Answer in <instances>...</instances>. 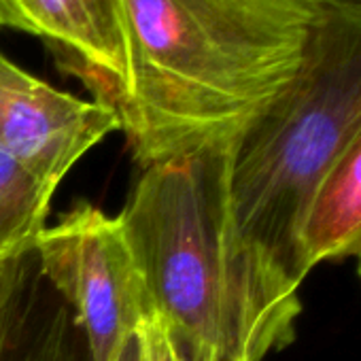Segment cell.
<instances>
[{"label": "cell", "mask_w": 361, "mask_h": 361, "mask_svg": "<svg viewBox=\"0 0 361 361\" xmlns=\"http://www.w3.org/2000/svg\"><path fill=\"white\" fill-rule=\"evenodd\" d=\"M121 75L106 104L142 168L236 140L293 79L310 0H117Z\"/></svg>", "instance_id": "1"}, {"label": "cell", "mask_w": 361, "mask_h": 361, "mask_svg": "<svg viewBox=\"0 0 361 361\" xmlns=\"http://www.w3.org/2000/svg\"><path fill=\"white\" fill-rule=\"evenodd\" d=\"M236 140L142 168L119 215L180 361H266L295 336L300 289L243 240L230 204Z\"/></svg>", "instance_id": "2"}, {"label": "cell", "mask_w": 361, "mask_h": 361, "mask_svg": "<svg viewBox=\"0 0 361 361\" xmlns=\"http://www.w3.org/2000/svg\"><path fill=\"white\" fill-rule=\"evenodd\" d=\"M361 126V11L319 7L289 85L236 138L230 204L249 249L289 287L308 276L314 192Z\"/></svg>", "instance_id": "3"}, {"label": "cell", "mask_w": 361, "mask_h": 361, "mask_svg": "<svg viewBox=\"0 0 361 361\" xmlns=\"http://www.w3.org/2000/svg\"><path fill=\"white\" fill-rule=\"evenodd\" d=\"M39 272L73 310L90 361H117L153 312L121 217L79 204L37 243Z\"/></svg>", "instance_id": "4"}, {"label": "cell", "mask_w": 361, "mask_h": 361, "mask_svg": "<svg viewBox=\"0 0 361 361\" xmlns=\"http://www.w3.org/2000/svg\"><path fill=\"white\" fill-rule=\"evenodd\" d=\"M117 130L106 104L60 92L0 54V147L49 188Z\"/></svg>", "instance_id": "5"}, {"label": "cell", "mask_w": 361, "mask_h": 361, "mask_svg": "<svg viewBox=\"0 0 361 361\" xmlns=\"http://www.w3.org/2000/svg\"><path fill=\"white\" fill-rule=\"evenodd\" d=\"M32 35L60 49L68 68L104 102L121 75L117 0H16Z\"/></svg>", "instance_id": "6"}, {"label": "cell", "mask_w": 361, "mask_h": 361, "mask_svg": "<svg viewBox=\"0 0 361 361\" xmlns=\"http://www.w3.org/2000/svg\"><path fill=\"white\" fill-rule=\"evenodd\" d=\"M302 251L308 270L361 253V126L314 192L302 230Z\"/></svg>", "instance_id": "7"}, {"label": "cell", "mask_w": 361, "mask_h": 361, "mask_svg": "<svg viewBox=\"0 0 361 361\" xmlns=\"http://www.w3.org/2000/svg\"><path fill=\"white\" fill-rule=\"evenodd\" d=\"M56 190L0 147V266L35 253Z\"/></svg>", "instance_id": "8"}, {"label": "cell", "mask_w": 361, "mask_h": 361, "mask_svg": "<svg viewBox=\"0 0 361 361\" xmlns=\"http://www.w3.org/2000/svg\"><path fill=\"white\" fill-rule=\"evenodd\" d=\"M24 272L0 321V361H77V321L62 302L37 317L24 300Z\"/></svg>", "instance_id": "9"}, {"label": "cell", "mask_w": 361, "mask_h": 361, "mask_svg": "<svg viewBox=\"0 0 361 361\" xmlns=\"http://www.w3.org/2000/svg\"><path fill=\"white\" fill-rule=\"evenodd\" d=\"M145 361H180L164 321L151 312L138 327Z\"/></svg>", "instance_id": "10"}, {"label": "cell", "mask_w": 361, "mask_h": 361, "mask_svg": "<svg viewBox=\"0 0 361 361\" xmlns=\"http://www.w3.org/2000/svg\"><path fill=\"white\" fill-rule=\"evenodd\" d=\"M24 262L26 259L13 262V264H7V266H0V321H3V317H5L7 304L11 300V293H13L16 283L20 279V272H22Z\"/></svg>", "instance_id": "11"}, {"label": "cell", "mask_w": 361, "mask_h": 361, "mask_svg": "<svg viewBox=\"0 0 361 361\" xmlns=\"http://www.w3.org/2000/svg\"><path fill=\"white\" fill-rule=\"evenodd\" d=\"M0 28H13L32 35L28 22L24 20V16L16 5V0H0Z\"/></svg>", "instance_id": "12"}, {"label": "cell", "mask_w": 361, "mask_h": 361, "mask_svg": "<svg viewBox=\"0 0 361 361\" xmlns=\"http://www.w3.org/2000/svg\"><path fill=\"white\" fill-rule=\"evenodd\" d=\"M117 361H145V355H142V344H140V338H138V331L134 338H130V342L123 346L121 355L117 357Z\"/></svg>", "instance_id": "13"}, {"label": "cell", "mask_w": 361, "mask_h": 361, "mask_svg": "<svg viewBox=\"0 0 361 361\" xmlns=\"http://www.w3.org/2000/svg\"><path fill=\"white\" fill-rule=\"evenodd\" d=\"M314 7L323 9H342V11H361V0H310Z\"/></svg>", "instance_id": "14"}, {"label": "cell", "mask_w": 361, "mask_h": 361, "mask_svg": "<svg viewBox=\"0 0 361 361\" xmlns=\"http://www.w3.org/2000/svg\"><path fill=\"white\" fill-rule=\"evenodd\" d=\"M357 257H359V274H361V253H359Z\"/></svg>", "instance_id": "15"}]
</instances>
